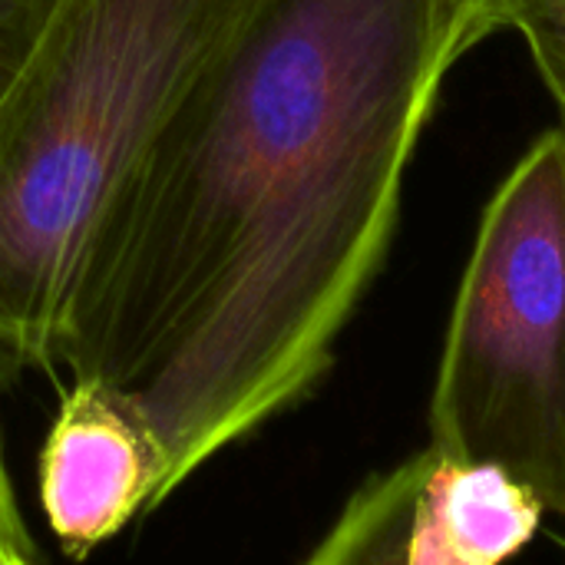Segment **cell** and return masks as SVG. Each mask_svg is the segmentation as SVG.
<instances>
[{"instance_id":"1","label":"cell","mask_w":565,"mask_h":565,"mask_svg":"<svg viewBox=\"0 0 565 565\" xmlns=\"http://www.w3.org/2000/svg\"><path fill=\"white\" fill-rule=\"evenodd\" d=\"M503 0H242L96 232L56 364L149 430L159 503L308 397L447 73Z\"/></svg>"},{"instance_id":"8","label":"cell","mask_w":565,"mask_h":565,"mask_svg":"<svg viewBox=\"0 0 565 565\" xmlns=\"http://www.w3.org/2000/svg\"><path fill=\"white\" fill-rule=\"evenodd\" d=\"M63 0H0V99L30 63Z\"/></svg>"},{"instance_id":"4","label":"cell","mask_w":565,"mask_h":565,"mask_svg":"<svg viewBox=\"0 0 565 565\" xmlns=\"http://www.w3.org/2000/svg\"><path fill=\"white\" fill-rule=\"evenodd\" d=\"M36 477L46 526L66 556L83 559L159 507L162 460L122 401L73 381L46 430Z\"/></svg>"},{"instance_id":"9","label":"cell","mask_w":565,"mask_h":565,"mask_svg":"<svg viewBox=\"0 0 565 565\" xmlns=\"http://www.w3.org/2000/svg\"><path fill=\"white\" fill-rule=\"evenodd\" d=\"M0 543L33 556V543H30V533H26V526L20 520V510H17V500H13V487H10V477H7L3 444H0Z\"/></svg>"},{"instance_id":"5","label":"cell","mask_w":565,"mask_h":565,"mask_svg":"<svg viewBox=\"0 0 565 565\" xmlns=\"http://www.w3.org/2000/svg\"><path fill=\"white\" fill-rule=\"evenodd\" d=\"M414 520L477 565H507L536 540L546 510L503 467L434 457Z\"/></svg>"},{"instance_id":"6","label":"cell","mask_w":565,"mask_h":565,"mask_svg":"<svg viewBox=\"0 0 565 565\" xmlns=\"http://www.w3.org/2000/svg\"><path fill=\"white\" fill-rule=\"evenodd\" d=\"M434 467L430 447L371 473L341 507L305 565H407L417 493Z\"/></svg>"},{"instance_id":"7","label":"cell","mask_w":565,"mask_h":565,"mask_svg":"<svg viewBox=\"0 0 565 565\" xmlns=\"http://www.w3.org/2000/svg\"><path fill=\"white\" fill-rule=\"evenodd\" d=\"M510 26L530 43L533 63L556 96L565 129V0H503Z\"/></svg>"},{"instance_id":"2","label":"cell","mask_w":565,"mask_h":565,"mask_svg":"<svg viewBox=\"0 0 565 565\" xmlns=\"http://www.w3.org/2000/svg\"><path fill=\"white\" fill-rule=\"evenodd\" d=\"M238 3L63 0L3 93L0 387L56 364L99 225Z\"/></svg>"},{"instance_id":"3","label":"cell","mask_w":565,"mask_h":565,"mask_svg":"<svg viewBox=\"0 0 565 565\" xmlns=\"http://www.w3.org/2000/svg\"><path fill=\"white\" fill-rule=\"evenodd\" d=\"M430 450L513 473L565 520V129L483 212L430 394Z\"/></svg>"},{"instance_id":"10","label":"cell","mask_w":565,"mask_h":565,"mask_svg":"<svg viewBox=\"0 0 565 565\" xmlns=\"http://www.w3.org/2000/svg\"><path fill=\"white\" fill-rule=\"evenodd\" d=\"M0 565H33V556L23 550H13L7 543H0Z\"/></svg>"}]
</instances>
